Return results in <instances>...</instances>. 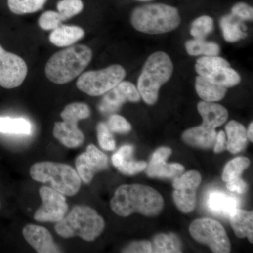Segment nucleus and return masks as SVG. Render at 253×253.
Listing matches in <instances>:
<instances>
[{
	"instance_id": "4c0bfd02",
	"label": "nucleus",
	"mask_w": 253,
	"mask_h": 253,
	"mask_svg": "<svg viewBox=\"0 0 253 253\" xmlns=\"http://www.w3.org/2000/svg\"><path fill=\"white\" fill-rule=\"evenodd\" d=\"M123 253H152L151 243L148 241H136L131 243L123 249Z\"/></svg>"
},
{
	"instance_id": "a878e982",
	"label": "nucleus",
	"mask_w": 253,
	"mask_h": 253,
	"mask_svg": "<svg viewBox=\"0 0 253 253\" xmlns=\"http://www.w3.org/2000/svg\"><path fill=\"white\" fill-rule=\"evenodd\" d=\"M151 243L152 253H181V242L177 236L174 234H159L156 235Z\"/></svg>"
},
{
	"instance_id": "f257e3e1",
	"label": "nucleus",
	"mask_w": 253,
	"mask_h": 253,
	"mask_svg": "<svg viewBox=\"0 0 253 253\" xmlns=\"http://www.w3.org/2000/svg\"><path fill=\"white\" fill-rule=\"evenodd\" d=\"M113 212L121 217L139 213L147 217L158 215L164 207V200L156 189L142 184H123L115 191L111 201Z\"/></svg>"
},
{
	"instance_id": "0eeeda50",
	"label": "nucleus",
	"mask_w": 253,
	"mask_h": 253,
	"mask_svg": "<svg viewBox=\"0 0 253 253\" xmlns=\"http://www.w3.org/2000/svg\"><path fill=\"white\" fill-rule=\"evenodd\" d=\"M90 115V109L84 103L68 104L61 113L62 122L55 123L53 129L54 137L66 147H79L84 142V136L78 127V123L89 118Z\"/></svg>"
},
{
	"instance_id": "2f4dec72",
	"label": "nucleus",
	"mask_w": 253,
	"mask_h": 253,
	"mask_svg": "<svg viewBox=\"0 0 253 253\" xmlns=\"http://www.w3.org/2000/svg\"><path fill=\"white\" fill-rule=\"evenodd\" d=\"M84 4L82 0H61L58 2L57 10L65 21L79 14Z\"/></svg>"
},
{
	"instance_id": "4468645a",
	"label": "nucleus",
	"mask_w": 253,
	"mask_h": 253,
	"mask_svg": "<svg viewBox=\"0 0 253 253\" xmlns=\"http://www.w3.org/2000/svg\"><path fill=\"white\" fill-rule=\"evenodd\" d=\"M76 167L82 180L89 184L96 173L108 168V157L94 145L89 144L85 152L76 158Z\"/></svg>"
},
{
	"instance_id": "f03ea898",
	"label": "nucleus",
	"mask_w": 253,
	"mask_h": 253,
	"mask_svg": "<svg viewBox=\"0 0 253 253\" xmlns=\"http://www.w3.org/2000/svg\"><path fill=\"white\" fill-rule=\"evenodd\" d=\"M92 59V51L84 44L68 46L55 53L46 63L45 74L50 81L66 84L82 74Z\"/></svg>"
},
{
	"instance_id": "473e14b6",
	"label": "nucleus",
	"mask_w": 253,
	"mask_h": 253,
	"mask_svg": "<svg viewBox=\"0 0 253 253\" xmlns=\"http://www.w3.org/2000/svg\"><path fill=\"white\" fill-rule=\"evenodd\" d=\"M65 19L63 16L54 11H47L43 13L39 18L40 27L44 31H53L61 26Z\"/></svg>"
},
{
	"instance_id": "a211bd4d",
	"label": "nucleus",
	"mask_w": 253,
	"mask_h": 253,
	"mask_svg": "<svg viewBox=\"0 0 253 253\" xmlns=\"http://www.w3.org/2000/svg\"><path fill=\"white\" fill-rule=\"evenodd\" d=\"M198 111L203 118V126L211 129L222 126L229 118L226 108L214 102L201 101L198 104Z\"/></svg>"
},
{
	"instance_id": "412c9836",
	"label": "nucleus",
	"mask_w": 253,
	"mask_h": 253,
	"mask_svg": "<svg viewBox=\"0 0 253 253\" xmlns=\"http://www.w3.org/2000/svg\"><path fill=\"white\" fill-rule=\"evenodd\" d=\"M231 226L238 238H248L251 244L253 243V212L243 211L239 208L229 217Z\"/></svg>"
},
{
	"instance_id": "6e6552de",
	"label": "nucleus",
	"mask_w": 253,
	"mask_h": 253,
	"mask_svg": "<svg viewBox=\"0 0 253 253\" xmlns=\"http://www.w3.org/2000/svg\"><path fill=\"white\" fill-rule=\"evenodd\" d=\"M126 76V71L121 65H111L99 71L82 73L76 85L78 89L91 96L106 94L118 85Z\"/></svg>"
},
{
	"instance_id": "49530a36",
	"label": "nucleus",
	"mask_w": 253,
	"mask_h": 253,
	"mask_svg": "<svg viewBox=\"0 0 253 253\" xmlns=\"http://www.w3.org/2000/svg\"><path fill=\"white\" fill-rule=\"evenodd\" d=\"M0 208H1V204H0Z\"/></svg>"
},
{
	"instance_id": "ea45409f",
	"label": "nucleus",
	"mask_w": 253,
	"mask_h": 253,
	"mask_svg": "<svg viewBox=\"0 0 253 253\" xmlns=\"http://www.w3.org/2000/svg\"><path fill=\"white\" fill-rule=\"evenodd\" d=\"M172 154V150L168 147H161L156 150L151 158V161H166Z\"/></svg>"
},
{
	"instance_id": "b1692460",
	"label": "nucleus",
	"mask_w": 253,
	"mask_h": 253,
	"mask_svg": "<svg viewBox=\"0 0 253 253\" xmlns=\"http://www.w3.org/2000/svg\"><path fill=\"white\" fill-rule=\"evenodd\" d=\"M184 168L182 165L179 163H166V161H150L148 166V175L151 177L156 178H170L180 174L184 172Z\"/></svg>"
},
{
	"instance_id": "a18cd8bd",
	"label": "nucleus",
	"mask_w": 253,
	"mask_h": 253,
	"mask_svg": "<svg viewBox=\"0 0 253 253\" xmlns=\"http://www.w3.org/2000/svg\"><path fill=\"white\" fill-rule=\"evenodd\" d=\"M138 1H152V0H138Z\"/></svg>"
},
{
	"instance_id": "c756f323",
	"label": "nucleus",
	"mask_w": 253,
	"mask_h": 253,
	"mask_svg": "<svg viewBox=\"0 0 253 253\" xmlns=\"http://www.w3.org/2000/svg\"><path fill=\"white\" fill-rule=\"evenodd\" d=\"M250 161L246 157H238L229 161L224 168L222 174L223 181L225 182L240 177L243 172L249 168Z\"/></svg>"
},
{
	"instance_id": "37998d69",
	"label": "nucleus",
	"mask_w": 253,
	"mask_h": 253,
	"mask_svg": "<svg viewBox=\"0 0 253 253\" xmlns=\"http://www.w3.org/2000/svg\"><path fill=\"white\" fill-rule=\"evenodd\" d=\"M126 161L125 158H123L122 155L119 154V153H116L114 155H113L112 156V163L113 166L116 168H119L120 166H122L124 161Z\"/></svg>"
},
{
	"instance_id": "20e7f679",
	"label": "nucleus",
	"mask_w": 253,
	"mask_h": 253,
	"mask_svg": "<svg viewBox=\"0 0 253 253\" xmlns=\"http://www.w3.org/2000/svg\"><path fill=\"white\" fill-rule=\"evenodd\" d=\"M105 221L95 210L76 206L67 216L56 222L55 231L64 239L79 236L84 241H94L104 230Z\"/></svg>"
},
{
	"instance_id": "72a5a7b5",
	"label": "nucleus",
	"mask_w": 253,
	"mask_h": 253,
	"mask_svg": "<svg viewBox=\"0 0 253 253\" xmlns=\"http://www.w3.org/2000/svg\"><path fill=\"white\" fill-rule=\"evenodd\" d=\"M98 141L101 149L106 151H113L116 149V141L107 125L99 123L96 126Z\"/></svg>"
},
{
	"instance_id": "423d86ee",
	"label": "nucleus",
	"mask_w": 253,
	"mask_h": 253,
	"mask_svg": "<svg viewBox=\"0 0 253 253\" xmlns=\"http://www.w3.org/2000/svg\"><path fill=\"white\" fill-rule=\"evenodd\" d=\"M30 174L38 182H49L53 189L64 196H75L81 187V179L77 171L63 163H37L31 168Z\"/></svg>"
},
{
	"instance_id": "39448f33",
	"label": "nucleus",
	"mask_w": 253,
	"mask_h": 253,
	"mask_svg": "<svg viewBox=\"0 0 253 253\" xmlns=\"http://www.w3.org/2000/svg\"><path fill=\"white\" fill-rule=\"evenodd\" d=\"M173 73V63L166 52L157 51L144 63L137 82L141 98L149 105L157 102L160 89L169 81Z\"/></svg>"
},
{
	"instance_id": "bb28decb",
	"label": "nucleus",
	"mask_w": 253,
	"mask_h": 253,
	"mask_svg": "<svg viewBox=\"0 0 253 253\" xmlns=\"http://www.w3.org/2000/svg\"><path fill=\"white\" fill-rule=\"evenodd\" d=\"M31 123L25 118L0 117V132L4 134L29 135L31 133Z\"/></svg>"
},
{
	"instance_id": "c03bdc74",
	"label": "nucleus",
	"mask_w": 253,
	"mask_h": 253,
	"mask_svg": "<svg viewBox=\"0 0 253 253\" xmlns=\"http://www.w3.org/2000/svg\"><path fill=\"white\" fill-rule=\"evenodd\" d=\"M253 123H251V124H250V126H249V129H248L247 131V136H248V139H249V140L251 141V142H253Z\"/></svg>"
},
{
	"instance_id": "7c9ffc66",
	"label": "nucleus",
	"mask_w": 253,
	"mask_h": 253,
	"mask_svg": "<svg viewBox=\"0 0 253 253\" xmlns=\"http://www.w3.org/2000/svg\"><path fill=\"white\" fill-rule=\"evenodd\" d=\"M214 22L211 16H202L194 20L191 26L190 33L194 39L205 40L206 36L212 33Z\"/></svg>"
},
{
	"instance_id": "2eb2a0df",
	"label": "nucleus",
	"mask_w": 253,
	"mask_h": 253,
	"mask_svg": "<svg viewBox=\"0 0 253 253\" xmlns=\"http://www.w3.org/2000/svg\"><path fill=\"white\" fill-rule=\"evenodd\" d=\"M104 95L99 106V111L104 113L116 112L126 101L138 102L141 99L137 88L128 81H121Z\"/></svg>"
},
{
	"instance_id": "4be33fe9",
	"label": "nucleus",
	"mask_w": 253,
	"mask_h": 253,
	"mask_svg": "<svg viewBox=\"0 0 253 253\" xmlns=\"http://www.w3.org/2000/svg\"><path fill=\"white\" fill-rule=\"evenodd\" d=\"M228 140L226 149L231 154H236L245 149L248 142L247 131L241 123L231 121L226 126Z\"/></svg>"
},
{
	"instance_id": "f8f14e48",
	"label": "nucleus",
	"mask_w": 253,
	"mask_h": 253,
	"mask_svg": "<svg viewBox=\"0 0 253 253\" xmlns=\"http://www.w3.org/2000/svg\"><path fill=\"white\" fill-rule=\"evenodd\" d=\"M201 182V174L191 170L176 177L173 181V199L176 207L184 213L194 211L196 206V190Z\"/></svg>"
},
{
	"instance_id": "9b49d317",
	"label": "nucleus",
	"mask_w": 253,
	"mask_h": 253,
	"mask_svg": "<svg viewBox=\"0 0 253 253\" xmlns=\"http://www.w3.org/2000/svg\"><path fill=\"white\" fill-rule=\"evenodd\" d=\"M39 193L42 204L35 213V220L41 222H58L61 220L68 211L64 195L48 186H42Z\"/></svg>"
},
{
	"instance_id": "cd10ccee",
	"label": "nucleus",
	"mask_w": 253,
	"mask_h": 253,
	"mask_svg": "<svg viewBox=\"0 0 253 253\" xmlns=\"http://www.w3.org/2000/svg\"><path fill=\"white\" fill-rule=\"evenodd\" d=\"M185 46L186 51L191 56H217L220 52V47L217 43L205 40H190L186 42Z\"/></svg>"
},
{
	"instance_id": "c9c22d12",
	"label": "nucleus",
	"mask_w": 253,
	"mask_h": 253,
	"mask_svg": "<svg viewBox=\"0 0 253 253\" xmlns=\"http://www.w3.org/2000/svg\"><path fill=\"white\" fill-rule=\"evenodd\" d=\"M147 167V164L144 161H131L126 160L122 166L118 168V170L126 175H133L136 173L142 172Z\"/></svg>"
},
{
	"instance_id": "f3484780",
	"label": "nucleus",
	"mask_w": 253,
	"mask_h": 253,
	"mask_svg": "<svg viewBox=\"0 0 253 253\" xmlns=\"http://www.w3.org/2000/svg\"><path fill=\"white\" fill-rule=\"evenodd\" d=\"M207 205L213 214L229 218L231 214L239 208V201L237 198L226 194L223 191L214 190L208 195Z\"/></svg>"
},
{
	"instance_id": "9d476101",
	"label": "nucleus",
	"mask_w": 253,
	"mask_h": 253,
	"mask_svg": "<svg viewBox=\"0 0 253 253\" xmlns=\"http://www.w3.org/2000/svg\"><path fill=\"white\" fill-rule=\"evenodd\" d=\"M195 69L199 76L226 88L237 85L241 82L239 73L230 67L226 59L219 56H202L196 61Z\"/></svg>"
},
{
	"instance_id": "5701e85b",
	"label": "nucleus",
	"mask_w": 253,
	"mask_h": 253,
	"mask_svg": "<svg viewBox=\"0 0 253 253\" xmlns=\"http://www.w3.org/2000/svg\"><path fill=\"white\" fill-rule=\"evenodd\" d=\"M196 92L201 99L208 102H217L224 99L227 88L214 84L204 76H199L195 83Z\"/></svg>"
},
{
	"instance_id": "c85d7f7f",
	"label": "nucleus",
	"mask_w": 253,
	"mask_h": 253,
	"mask_svg": "<svg viewBox=\"0 0 253 253\" xmlns=\"http://www.w3.org/2000/svg\"><path fill=\"white\" fill-rule=\"evenodd\" d=\"M47 0H8L10 11L17 15L33 14L44 6Z\"/></svg>"
},
{
	"instance_id": "aec40b11",
	"label": "nucleus",
	"mask_w": 253,
	"mask_h": 253,
	"mask_svg": "<svg viewBox=\"0 0 253 253\" xmlns=\"http://www.w3.org/2000/svg\"><path fill=\"white\" fill-rule=\"evenodd\" d=\"M84 36V30L79 26L61 24L51 31L49 41L55 46L64 47L73 45Z\"/></svg>"
},
{
	"instance_id": "a19ab883",
	"label": "nucleus",
	"mask_w": 253,
	"mask_h": 253,
	"mask_svg": "<svg viewBox=\"0 0 253 253\" xmlns=\"http://www.w3.org/2000/svg\"><path fill=\"white\" fill-rule=\"evenodd\" d=\"M213 146H214V153H217V154L222 152L225 150L226 147V135L224 131H221L218 133L216 136L215 142Z\"/></svg>"
},
{
	"instance_id": "79ce46f5",
	"label": "nucleus",
	"mask_w": 253,
	"mask_h": 253,
	"mask_svg": "<svg viewBox=\"0 0 253 253\" xmlns=\"http://www.w3.org/2000/svg\"><path fill=\"white\" fill-rule=\"evenodd\" d=\"M133 151H134V148H133L132 146H131V145H125V146L120 148L118 153L122 155L125 160H128L132 155Z\"/></svg>"
},
{
	"instance_id": "ddd939ff",
	"label": "nucleus",
	"mask_w": 253,
	"mask_h": 253,
	"mask_svg": "<svg viewBox=\"0 0 253 253\" xmlns=\"http://www.w3.org/2000/svg\"><path fill=\"white\" fill-rule=\"evenodd\" d=\"M28 74L24 60L16 54L8 52L0 45V86L14 89L21 85Z\"/></svg>"
},
{
	"instance_id": "393cba45",
	"label": "nucleus",
	"mask_w": 253,
	"mask_h": 253,
	"mask_svg": "<svg viewBox=\"0 0 253 253\" xmlns=\"http://www.w3.org/2000/svg\"><path fill=\"white\" fill-rule=\"evenodd\" d=\"M237 19L238 18L231 14L223 16L219 21L223 37L226 42H236L247 36Z\"/></svg>"
},
{
	"instance_id": "6ab92c4d",
	"label": "nucleus",
	"mask_w": 253,
	"mask_h": 253,
	"mask_svg": "<svg viewBox=\"0 0 253 253\" xmlns=\"http://www.w3.org/2000/svg\"><path fill=\"white\" fill-rule=\"evenodd\" d=\"M217 136L215 129L201 126L190 128L183 133L182 139L186 144L201 149H210L214 146Z\"/></svg>"
},
{
	"instance_id": "58836bf2",
	"label": "nucleus",
	"mask_w": 253,
	"mask_h": 253,
	"mask_svg": "<svg viewBox=\"0 0 253 253\" xmlns=\"http://www.w3.org/2000/svg\"><path fill=\"white\" fill-rule=\"evenodd\" d=\"M226 188L231 192L237 193L239 194H244L248 191L247 184L240 177L235 178L226 182Z\"/></svg>"
},
{
	"instance_id": "e433bc0d",
	"label": "nucleus",
	"mask_w": 253,
	"mask_h": 253,
	"mask_svg": "<svg viewBox=\"0 0 253 253\" xmlns=\"http://www.w3.org/2000/svg\"><path fill=\"white\" fill-rule=\"evenodd\" d=\"M231 14L243 21H253V9L246 3L239 2L233 6Z\"/></svg>"
},
{
	"instance_id": "dca6fc26",
	"label": "nucleus",
	"mask_w": 253,
	"mask_h": 253,
	"mask_svg": "<svg viewBox=\"0 0 253 253\" xmlns=\"http://www.w3.org/2000/svg\"><path fill=\"white\" fill-rule=\"evenodd\" d=\"M23 236L38 253H61L48 229L36 224H28L23 229Z\"/></svg>"
},
{
	"instance_id": "7ed1b4c3",
	"label": "nucleus",
	"mask_w": 253,
	"mask_h": 253,
	"mask_svg": "<svg viewBox=\"0 0 253 253\" xmlns=\"http://www.w3.org/2000/svg\"><path fill=\"white\" fill-rule=\"evenodd\" d=\"M181 23L179 11L165 4H149L133 10L131 23L136 31L150 35H159L174 31Z\"/></svg>"
},
{
	"instance_id": "1a4fd4ad",
	"label": "nucleus",
	"mask_w": 253,
	"mask_h": 253,
	"mask_svg": "<svg viewBox=\"0 0 253 253\" xmlns=\"http://www.w3.org/2000/svg\"><path fill=\"white\" fill-rule=\"evenodd\" d=\"M189 232L195 241L207 245L214 253H228L231 243L220 223L209 218L196 219L189 226Z\"/></svg>"
},
{
	"instance_id": "f704fd0d",
	"label": "nucleus",
	"mask_w": 253,
	"mask_h": 253,
	"mask_svg": "<svg viewBox=\"0 0 253 253\" xmlns=\"http://www.w3.org/2000/svg\"><path fill=\"white\" fill-rule=\"evenodd\" d=\"M107 126L110 131L120 134H126L129 132L131 129L130 123L128 122L126 118L119 115L111 116L108 121Z\"/></svg>"
}]
</instances>
